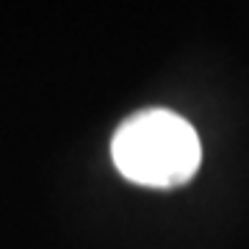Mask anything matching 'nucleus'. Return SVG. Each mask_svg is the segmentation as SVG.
<instances>
[{"mask_svg": "<svg viewBox=\"0 0 249 249\" xmlns=\"http://www.w3.org/2000/svg\"><path fill=\"white\" fill-rule=\"evenodd\" d=\"M111 158L119 175L130 183L175 188L196 175L202 144L188 119L166 108H147L116 127Z\"/></svg>", "mask_w": 249, "mask_h": 249, "instance_id": "nucleus-1", "label": "nucleus"}]
</instances>
